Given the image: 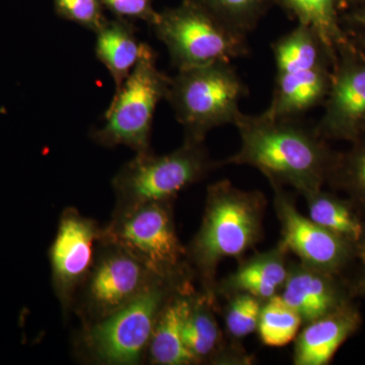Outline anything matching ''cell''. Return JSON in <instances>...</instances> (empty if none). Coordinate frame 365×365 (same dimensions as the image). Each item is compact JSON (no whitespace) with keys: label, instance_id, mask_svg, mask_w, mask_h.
<instances>
[{"label":"cell","instance_id":"30","mask_svg":"<svg viewBox=\"0 0 365 365\" xmlns=\"http://www.w3.org/2000/svg\"><path fill=\"white\" fill-rule=\"evenodd\" d=\"M362 43H364V44L365 46V39L362 40Z\"/></svg>","mask_w":365,"mask_h":365},{"label":"cell","instance_id":"8","mask_svg":"<svg viewBox=\"0 0 365 365\" xmlns=\"http://www.w3.org/2000/svg\"><path fill=\"white\" fill-rule=\"evenodd\" d=\"M103 240L130 254L163 279L187 280V250L178 237L170 202L143 204L112 215L103 227Z\"/></svg>","mask_w":365,"mask_h":365},{"label":"cell","instance_id":"4","mask_svg":"<svg viewBox=\"0 0 365 365\" xmlns=\"http://www.w3.org/2000/svg\"><path fill=\"white\" fill-rule=\"evenodd\" d=\"M249 93L232 62L180 71L170 76L165 101L185 131V139L204 141L208 132L235 125L240 103Z\"/></svg>","mask_w":365,"mask_h":365},{"label":"cell","instance_id":"14","mask_svg":"<svg viewBox=\"0 0 365 365\" xmlns=\"http://www.w3.org/2000/svg\"><path fill=\"white\" fill-rule=\"evenodd\" d=\"M189 281L178 288L168 300L153 330L145 359L151 364H196V359L182 340V323L193 292Z\"/></svg>","mask_w":365,"mask_h":365},{"label":"cell","instance_id":"16","mask_svg":"<svg viewBox=\"0 0 365 365\" xmlns=\"http://www.w3.org/2000/svg\"><path fill=\"white\" fill-rule=\"evenodd\" d=\"M357 318L350 312L329 313L309 326L297 337L294 364L325 365L356 328Z\"/></svg>","mask_w":365,"mask_h":365},{"label":"cell","instance_id":"25","mask_svg":"<svg viewBox=\"0 0 365 365\" xmlns=\"http://www.w3.org/2000/svg\"><path fill=\"white\" fill-rule=\"evenodd\" d=\"M260 299L245 292L235 295L228 307L227 323L228 332L235 338L246 337L258 329L261 314Z\"/></svg>","mask_w":365,"mask_h":365},{"label":"cell","instance_id":"22","mask_svg":"<svg viewBox=\"0 0 365 365\" xmlns=\"http://www.w3.org/2000/svg\"><path fill=\"white\" fill-rule=\"evenodd\" d=\"M223 25L248 36L267 13L274 0H184Z\"/></svg>","mask_w":365,"mask_h":365},{"label":"cell","instance_id":"12","mask_svg":"<svg viewBox=\"0 0 365 365\" xmlns=\"http://www.w3.org/2000/svg\"><path fill=\"white\" fill-rule=\"evenodd\" d=\"M272 187L276 192V209L282 227L281 245L294 252L309 267L317 270L336 267L344 256V246L339 235L302 215L281 192L280 186Z\"/></svg>","mask_w":365,"mask_h":365},{"label":"cell","instance_id":"18","mask_svg":"<svg viewBox=\"0 0 365 365\" xmlns=\"http://www.w3.org/2000/svg\"><path fill=\"white\" fill-rule=\"evenodd\" d=\"M281 297L302 321H316L332 312L335 297L328 280L317 269L304 265L288 271Z\"/></svg>","mask_w":365,"mask_h":365},{"label":"cell","instance_id":"13","mask_svg":"<svg viewBox=\"0 0 365 365\" xmlns=\"http://www.w3.org/2000/svg\"><path fill=\"white\" fill-rule=\"evenodd\" d=\"M331 79L329 67L276 74L272 98L262 113L274 119L299 117L324 104Z\"/></svg>","mask_w":365,"mask_h":365},{"label":"cell","instance_id":"26","mask_svg":"<svg viewBox=\"0 0 365 365\" xmlns=\"http://www.w3.org/2000/svg\"><path fill=\"white\" fill-rule=\"evenodd\" d=\"M55 14L62 20L96 33L108 20L100 0H52Z\"/></svg>","mask_w":365,"mask_h":365},{"label":"cell","instance_id":"19","mask_svg":"<svg viewBox=\"0 0 365 365\" xmlns=\"http://www.w3.org/2000/svg\"><path fill=\"white\" fill-rule=\"evenodd\" d=\"M282 245L269 253L259 255L237 269L227 280L232 292H245L259 299H269L284 285L288 270L285 266Z\"/></svg>","mask_w":365,"mask_h":365},{"label":"cell","instance_id":"10","mask_svg":"<svg viewBox=\"0 0 365 365\" xmlns=\"http://www.w3.org/2000/svg\"><path fill=\"white\" fill-rule=\"evenodd\" d=\"M102 237L103 227L78 209L67 207L60 215L49 260L53 289L66 317L93 268Z\"/></svg>","mask_w":365,"mask_h":365},{"label":"cell","instance_id":"3","mask_svg":"<svg viewBox=\"0 0 365 365\" xmlns=\"http://www.w3.org/2000/svg\"><path fill=\"white\" fill-rule=\"evenodd\" d=\"M186 281L160 278L116 313L83 326L76 342L81 359L100 365L140 364L163 307Z\"/></svg>","mask_w":365,"mask_h":365},{"label":"cell","instance_id":"9","mask_svg":"<svg viewBox=\"0 0 365 365\" xmlns=\"http://www.w3.org/2000/svg\"><path fill=\"white\" fill-rule=\"evenodd\" d=\"M158 279L130 254L102 237L95 263L79 288L72 311L83 326L91 325L130 304Z\"/></svg>","mask_w":365,"mask_h":365},{"label":"cell","instance_id":"15","mask_svg":"<svg viewBox=\"0 0 365 365\" xmlns=\"http://www.w3.org/2000/svg\"><path fill=\"white\" fill-rule=\"evenodd\" d=\"M96 56L108 69L119 91L130 76L140 57L143 43L138 41L132 21L126 19H108L95 33Z\"/></svg>","mask_w":365,"mask_h":365},{"label":"cell","instance_id":"29","mask_svg":"<svg viewBox=\"0 0 365 365\" xmlns=\"http://www.w3.org/2000/svg\"><path fill=\"white\" fill-rule=\"evenodd\" d=\"M354 21L360 24V25L365 26V9L364 11L357 14L356 16H354Z\"/></svg>","mask_w":365,"mask_h":365},{"label":"cell","instance_id":"23","mask_svg":"<svg viewBox=\"0 0 365 365\" xmlns=\"http://www.w3.org/2000/svg\"><path fill=\"white\" fill-rule=\"evenodd\" d=\"M302 319L281 295H274L262 307L258 331L262 342L270 347L287 346L297 337Z\"/></svg>","mask_w":365,"mask_h":365},{"label":"cell","instance_id":"5","mask_svg":"<svg viewBox=\"0 0 365 365\" xmlns=\"http://www.w3.org/2000/svg\"><path fill=\"white\" fill-rule=\"evenodd\" d=\"M218 165L209 157L204 141L185 139L182 146L168 155H157L153 150L136 153L113 178L116 198L113 215L146 203L172 202L180 192Z\"/></svg>","mask_w":365,"mask_h":365},{"label":"cell","instance_id":"6","mask_svg":"<svg viewBox=\"0 0 365 365\" xmlns=\"http://www.w3.org/2000/svg\"><path fill=\"white\" fill-rule=\"evenodd\" d=\"M170 81V76L158 67L155 50L143 43L136 66L115 91L104 125L93 131L91 139L106 148L123 145L135 153L150 151L155 111L167 97Z\"/></svg>","mask_w":365,"mask_h":365},{"label":"cell","instance_id":"11","mask_svg":"<svg viewBox=\"0 0 365 365\" xmlns=\"http://www.w3.org/2000/svg\"><path fill=\"white\" fill-rule=\"evenodd\" d=\"M340 49L342 59L335 62L325 112L316 129L322 137L351 138L365 128V58L347 43Z\"/></svg>","mask_w":365,"mask_h":365},{"label":"cell","instance_id":"20","mask_svg":"<svg viewBox=\"0 0 365 365\" xmlns=\"http://www.w3.org/2000/svg\"><path fill=\"white\" fill-rule=\"evenodd\" d=\"M210 306V294L193 292L182 323V340L197 364L210 356L220 344V329Z\"/></svg>","mask_w":365,"mask_h":365},{"label":"cell","instance_id":"24","mask_svg":"<svg viewBox=\"0 0 365 365\" xmlns=\"http://www.w3.org/2000/svg\"><path fill=\"white\" fill-rule=\"evenodd\" d=\"M309 218L337 235L359 241L362 227L359 220L339 201L317 191L306 196Z\"/></svg>","mask_w":365,"mask_h":365},{"label":"cell","instance_id":"21","mask_svg":"<svg viewBox=\"0 0 365 365\" xmlns=\"http://www.w3.org/2000/svg\"><path fill=\"white\" fill-rule=\"evenodd\" d=\"M297 24L318 33L336 58V49L345 44L336 14V0H274Z\"/></svg>","mask_w":365,"mask_h":365},{"label":"cell","instance_id":"7","mask_svg":"<svg viewBox=\"0 0 365 365\" xmlns=\"http://www.w3.org/2000/svg\"><path fill=\"white\" fill-rule=\"evenodd\" d=\"M150 28L167 48L178 71L232 62L250 53L248 36L184 0L178 6L158 11Z\"/></svg>","mask_w":365,"mask_h":365},{"label":"cell","instance_id":"17","mask_svg":"<svg viewBox=\"0 0 365 365\" xmlns=\"http://www.w3.org/2000/svg\"><path fill=\"white\" fill-rule=\"evenodd\" d=\"M272 53L276 74L329 67L336 62L318 33L300 24L273 43Z\"/></svg>","mask_w":365,"mask_h":365},{"label":"cell","instance_id":"2","mask_svg":"<svg viewBox=\"0 0 365 365\" xmlns=\"http://www.w3.org/2000/svg\"><path fill=\"white\" fill-rule=\"evenodd\" d=\"M264 205L260 192L244 191L228 180L208 187L202 225L187 250L206 287L220 262L242 256L259 241Z\"/></svg>","mask_w":365,"mask_h":365},{"label":"cell","instance_id":"1","mask_svg":"<svg viewBox=\"0 0 365 365\" xmlns=\"http://www.w3.org/2000/svg\"><path fill=\"white\" fill-rule=\"evenodd\" d=\"M235 126L241 146L222 165L255 168L272 186L287 185L304 196L321 188L330 158L316 127L299 117L274 119L263 113H242Z\"/></svg>","mask_w":365,"mask_h":365},{"label":"cell","instance_id":"28","mask_svg":"<svg viewBox=\"0 0 365 365\" xmlns=\"http://www.w3.org/2000/svg\"><path fill=\"white\" fill-rule=\"evenodd\" d=\"M348 175L355 187L365 193V145L353 157Z\"/></svg>","mask_w":365,"mask_h":365},{"label":"cell","instance_id":"27","mask_svg":"<svg viewBox=\"0 0 365 365\" xmlns=\"http://www.w3.org/2000/svg\"><path fill=\"white\" fill-rule=\"evenodd\" d=\"M103 7L116 18L143 21L151 26L158 11L153 7L155 0H100Z\"/></svg>","mask_w":365,"mask_h":365}]
</instances>
